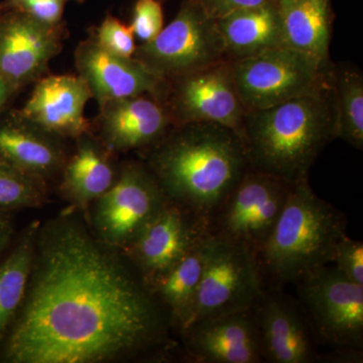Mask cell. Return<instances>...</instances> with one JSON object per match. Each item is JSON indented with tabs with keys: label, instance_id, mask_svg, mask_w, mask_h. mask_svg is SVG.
Here are the masks:
<instances>
[{
	"label": "cell",
	"instance_id": "obj_1",
	"mask_svg": "<svg viewBox=\"0 0 363 363\" xmlns=\"http://www.w3.org/2000/svg\"><path fill=\"white\" fill-rule=\"evenodd\" d=\"M18 316L4 338L13 363H93L157 345L156 296L82 229L48 233Z\"/></svg>",
	"mask_w": 363,
	"mask_h": 363
},
{
	"label": "cell",
	"instance_id": "obj_2",
	"mask_svg": "<svg viewBox=\"0 0 363 363\" xmlns=\"http://www.w3.org/2000/svg\"><path fill=\"white\" fill-rule=\"evenodd\" d=\"M147 168L169 201L210 221L250 168L238 131L216 123L174 125L150 147Z\"/></svg>",
	"mask_w": 363,
	"mask_h": 363
},
{
	"label": "cell",
	"instance_id": "obj_3",
	"mask_svg": "<svg viewBox=\"0 0 363 363\" xmlns=\"http://www.w3.org/2000/svg\"><path fill=\"white\" fill-rule=\"evenodd\" d=\"M250 168L294 183L309 177L334 136L331 89L247 111L240 131Z\"/></svg>",
	"mask_w": 363,
	"mask_h": 363
},
{
	"label": "cell",
	"instance_id": "obj_4",
	"mask_svg": "<svg viewBox=\"0 0 363 363\" xmlns=\"http://www.w3.org/2000/svg\"><path fill=\"white\" fill-rule=\"evenodd\" d=\"M343 213L314 192L309 177L294 182L274 230L259 255L262 272L278 283H298L331 264L346 233Z\"/></svg>",
	"mask_w": 363,
	"mask_h": 363
},
{
	"label": "cell",
	"instance_id": "obj_5",
	"mask_svg": "<svg viewBox=\"0 0 363 363\" xmlns=\"http://www.w3.org/2000/svg\"><path fill=\"white\" fill-rule=\"evenodd\" d=\"M231 62L247 111L269 108L331 89L332 64L320 63L285 45Z\"/></svg>",
	"mask_w": 363,
	"mask_h": 363
},
{
	"label": "cell",
	"instance_id": "obj_6",
	"mask_svg": "<svg viewBox=\"0 0 363 363\" xmlns=\"http://www.w3.org/2000/svg\"><path fill=\"white\" fill-rule=\"evenodd\" d=\"M264 274L259 257L248 248L209 234L201 281L185 328L206 318L252 310L266 290Z\"/></svg>",
	"mask_w": 363,
	"mask_h": 363
},
{
	"label": "cell",
	"instance_id": "obj_7",
	"mask_svg": "<svg viewBox=\"0 0 363 363\" xmlns=\"http://www.w3.org/2000/svg\"><path fill=\"white\" fill-rule=\"evenodd\" d=\"M133 57L164 81L229 60L217 21L195 0H184L176 18Z\"/></svg>",
	"mask_w": 363,
	"mask_h": 363
},
{
	"label": "cell",
	"instance_id": "obj_8",
	"mask_svg": "<svg viewBox=\"0 0 363 363\" xmlns=\"http://www.w3.org/2000/svg\"><path fill=\"white\" fill-rule=\"evenodd\" d=\"M293 183L248 168L209 223L215 238L238 243L259 257Z\"/></svg>",
	"mask_w": 363,
	"mask_h": 363
},
{
	"label": "cell",
	"instance_id": "obj_9",
	"mask_svg": "<svg viewBox=\"0 0 363 363\" xmlns=\"http://www.w3.org/2000/svg\"><path fill=\"white\" fill-rule=\"evenodd\" d=\"M297 284L298 302L318 344L363 350V286L329 264L306 274Z\"/></svg>",
	"mask_w": 363,
	"mask_h": 363
},
{
	"label": "cell",
	"instance_id": "obj_10",
	"mask_svg": "<svg viewBox=\"0 0 363 363\" xmlns=\"http://www.w3.org/2000/svg\"><path fill=\"white\" fill-rule=\"evenodd\" d=\"M161 102L174 125L216 123L238 131V135L247 112L236 87L230 60L166 81Z\"/></svg>",
	"mask_w": 363,
	"mask_h": 363
},
{
	"label": "cell",
	"instance_id": "obj_11",
	"mask_svg": "<svg viewBox=\"0 0 363 363\" xmlns=\"http://www.w3.org/2000/svg\"><path fill=\"white\" fill-rule=\"evenodd\" d=\"M168 201L147 167L128 164L97 199L98 233L109 245L128 247Z\"/></svg>",
	"mask_w": 363,
	"mask_h": 363
},
{
	"label": "cell",
	"instance_id": "obj_12",
	"mask_svg": "<svg viewBox=\"0 0 363 363\" xmlns=\"http://www.w3.org/2000/svg\"><path fill=\"white\" fill-rule=\"evenodd\" d=\"M64 35L61 23L49 25L6 7L0 20V78L11 92L43 77Z\"/></svg>",
	"mask_w": 363,
	"mask_h": 363
},
{
	"label": "cell",
	"instance_id": "obj_13",
	"mask_svg": "<svg viewBox=\"0 0 363 363\" xmlns=\"http://www.w3.org/2000/svg\"><path fill=\"white\" fill-rule=\"evenodd\" d=\"M209 233L207 222L168 201L128 248L150 289Z\"/></svg>",
	"mask_w": 363,
	"mask_h": 363
},
{
	"label": "cell",
	"instance_id": "obj_14",
	"mask_svg": "<svg viewBox=\"0 0 363 363\" xmlns=\"http://www.w3.org/2000/svg\"><path fill=\"white\" fill-rule=\"evenodd\" d=\"M264 362H318V342L298 301L279 290H264L253 308Z\"/></svg>",
	"mask_w": 363,
	"mask_h": 363
},
{
	"label": "cell",
	"instance_id": "obj_15",
	"mask_svg": "<svg viewBox=\"0 0 363 363\" xmlns=\"http://www.w3.org/2000/svg\"><path fill=\"white\" fill-rule=\"evenodd\" d=\"M75 64L99 108L112 100L138 95H150L161 101L164 94L166 81L133 57L125 58L106 51L94 37L78 45Z\"/></svg>",
	"mask_w": 363,
	"mask_h": 363
},
{
	"label": "cell",
	"instance_id": "obj_16",
	"mask_svg": "<svg viewBox=\"0 0 363 363\" xmlns=\"http://www.w3.org/2000/svg\"><path fill=\"white\" fill-rule=\"evenodd\" d=\"M182 334L193 362H264L253 309L199 320L183 329Z\"/></svg>",
	"mask_w": 363,
	"mask_h": 363
},
{
	"label": "cell",
	"instance_id": "obj_17",
	"mask_svg": "<svg viewBox=\"0 0 363 363\" xmlns=\"http://www.w3.org/2000/svg\"><path fill=\"white\" fill-rule=\"evenodd\" d=\"M28 102L18 114L54 136L81 138L89 130L85 106L92 98L80 76L51 75L37 81Z\"/></svg>",
	"mask_w": 363,
	"mask_h": 363
},
{
	"label": "cell",
	"instance_id": "obj_18",
	"mask_svg": "<svg viewBox=\"0 0 363 363\" xmlns=\"http://www.w3.org/2000/svg\"><path fill=\"white\" fill-rule=\"evenodd\" d=\"M100 124L104 140L119 150L152 147L174 126L164 104L150 95L107 102L100 108Z\"/></svg>",
	"mask_w": 363,
	"mask_h": 363
},
{
	"label": "cell",
	"instance_id": "obj_19",
	"mask_svg": "<svg viewBox=\"0 0 363 363\" xmlns=\"http://www.w3.org/2000/svg\"><path fill=\"white\" fill-rule=\"evenodd\" d=\"M216 21L230 61L284 45L278 0H267Z\"/></svg>",
	"mask_w": 363,
	"mask_h": 363
},
{
	"label": "cell",
	"instance_id": "obj_20",
	"mask_svg": "<svg viewBox=\"0 0 363 363\" xmlns=\"http://www.w3.org/2000/svg\"><path fill=\"white\" fill-rule=\"evenodd\" d=\"M52 135L28 123L20 114L0 121V160L35 178L50 175L61 166L63 155Z\"/></svg>",
	"mask_w": 363,
	"mask_h": 363
},
{
	"label": "cell",
	"instance_id": "obj_21",
	"mask_svg": "<svg viewBox=\"0 0 363 363\" xmlns=\"http://www.w3.org/2000/svg\"><path fill=\"white\" fill-rule=\"evenodd\" d=\"M279 4L284 45L320 63L331 64L330 0H283Z\"/></svg>",
	"mask_w": 363,
	"mask_h": 363
},
{
	"label": "cell",
	"instance_id": "obj_22",
	"mask_svg": "<svg viewBox=\"0 0 363 363\" xmlns=\"http://www.w3.org/2000/svg\"><path fill=\"white\" fill-rule=\"evenodd\" d=\"M210 234V233H209ZM186 253L160 281L150 288L166 306L181 330L185 328L204 267L208 236Z\"/></svg>",
	"mask_w": 363,
	"mask_h": 363
},
{
	"label": "cell",
	"instance_id": "obj_23",
	"mask_svg": "<svg viewBox=\"0 0 363 363\" xmlns=\"http://www.w3.org/2000/svg\"><path fill=\"white\" fill-rule=\"evenodd\" d=\"M334 136L363 150V76L357 69L332 66Z\"/></svg>",
	"mask_w": 363,
	"mask_h": 363
},
{
	"label": "cell",
	"instance_id": "obj_24",
	"mask_svg": "<svg viewBox=\"0 0 363 363\" xmlns=\"http://www.w3.org/2000/svg\"><path fill=\"white\" fill-rule=\"evenodd\" d=\"M113 184V171L101 150L91 142L79 145L64 173L63 189L82 207L97 200Z\"/></svg>",
	"mask_w": 363,
	"mask_h": 363
},
{
	"label": "cell",
	"instance_id": "obj_25",
	"mask_svg": "<svg viewBox=\"0 0 363 363\" xmlns=\"http://www.w3.org/2000/svg\"><path fill=\"white\" fill-rule=\"evenodd\" d=\"M33 253L32 235L28 234L0 262V342L6 337L25 300Z\"/></svg>",
	"mask_w": 363,
	"mask_h": 363
},
{
	"label": "cell",
	"instance_id": "obj_26",
	"mask_svg": "<svg viewBox=\"0 0 363 363\" xmlns=\"http://www.w3.org/2000/svg\"><path fill=\"white\" fill-rule=\"evenodd\" d=\"M40 199L39 189L33 177L0 164V209L9 211L33 206L39 203Z\"/></svg>",
	"mask_w": 363,
	"mask_h": 363
},
{
	"label": "cell",
	"instance_id": "obj_27",
	"mask_svg": "<svg viewBox=\"0 0 363 363\" xmlns=\"http://www.w3.org/2000/svg\"><path fill=\"white\" fill-rule=\"evenodd\" d=\"M93 37L100 47L117 56L131 58L135 54V33L114 16H107Z\"/></svg>",
	"mask_w": 363,
	"mask_h": 363
},
{
	"label": "cell",
	"instance_id": "obj_28",
	"mask_svg": "<svg viewBox=\"0 0 363 363\" xmlns=\"http://www.w3.org/2000/svg\"><path fill=\"white\" fill-rule=\"evenodd\" d=\"M331 264L352 283L363 286V243L347 234L334 248Z\"/></svg>",
	"mask_w": 363,
	"mask_h": 363
},
{
	"label": "cell",
	"instance_id": "obj_29",
	"mask_svg": "<svg viewBox=\"0 0 363 363\" xmlns=\"http://www.w3.org/2000/svg\"><path fill=\"white\" fill-rule=\"evenodd\" d=\"M135 37L143 43L150 42L164 28V13L159 0H138L130 26Z\"/></svg>",
	"mask_w": 363,
	"mask_h": 363
},
{
	"label": "cell",
	"instance_id": "obj_30",
	"mask_svg": "<svg viewBox=\"0 0 363 363\" xmlns=\"http://www.w3.org/2000/svg\"><path fill=\"white\" fill-rule=\"evenodd\" d=\"M68 1L69 0H35L18 9V11H25L43 23L58 25L61 23L64 9Z\"/></svg>",
	"mask_w": 363,
	"mask_h": 363
},
{
	"label": "cell",
	"instance_id": "obj_31",
	"mask_svg": "<svg viewBox=\"0 0 363 363\" xmlns=\"http://www.w3.org/2000/svg\"><path fill=\"white\" fill-rule=\"evenodd\" d=\"M210 18L215 21L225 18L229 14L257 6L267 0H195Z\"/></svg>",
	"mask_w": 363,
	"mask_h": 363
},
{
	"label": "cell",
	"instance_id": "obj_32",
	"mask_svg": "<svg viewBox=\"0 0 363 363\" xmlns=\"http://www.w3.org/2000/svg\"><path fill=\"white\" fill-rule=\"evenodd\" d=\"M362 350L355 348H332L329 353L319 355L318 362L329 363H362Z\"/></svg>",
	"mask_w": 363,
	"mask_h": 363
},
{
	"label": "cell",
	"instance_id": "obj_33",
	"mask_svg": "<svg viewBox=\"0 0 363 363\" xmlns=\"http://www.w3.org/2000/svg\"><path fill=\"white\" fill-rule=\"evenodd\" d=\"M6 212V210L0 209V253L4 252V248L9 245L13 233V224L11 217Z\"/></svg>",
	"mask_w": 363,
	"mask_h": 363
},
{
	"label": "cell",
	"instance_id": "obj_34",
	"mask_svg": "<svg viewBox=\"0 0 363 363\" xmlns=\"http://www.w3.org/2000/svg\"><path fill=\"white\" fill-rule=\"evenodd\" d=\"M11 93L13 92L9 89V86L0 78V109L6 104V100L11 96Z\"/></svg>",
	"mask_w": 363,
	"mask_h": 363
},
{
	"label": "cell",
	"instance_id": "obj_35",
	"mask_svg": "<svg viewBox=\"0 0 363 363\" xmlns=\"http://www.w3.org/2000/svg\"><path fill=\"white\" fill-rule=\"evenodd\" d=\"M32 1H35V0H7V1L4 2V6L7 9H18ZM73 1L82 2L83 0H73Z\"/></svg>",
	"mask_w": 363,
	"mask_h": 363
},
{
	"label": "cell",
	"instance_id": "obj_36",
	"mask_svg": "<svg viewBox=\"0 0 363 363\" xmlns=\"http://www.w3.org/2000/svg\"><path fill=\"white\" fill-rule=\"evenodd\" d=\"M6 6L4 4H0V20H1L2 16H4V11H6Z\"/></svg>",
	"mask_w": 363,
	"mask_h": 363
},
{
	"label": "cell",
	"instance_id": "obj_37",
	"mask_svg": "<svg viewBox=\"0 0 363 363\" xmlns=\"http://www.w3.org/2000/svg\"><path fill=\"white\" fill-rule=\"evenodd\" d=\"M0 164H4V162H2L1 160H0Z\"/></svg>",
	"mask_w": 363,
	"mask_h": 363
},
{
	"label": "cell",
	"instance_id": "obj_38",
	"mask_svg": "<svg viewBox=\"0 0 363 363\" xmlns=\"http://www.w3.org/2000/svg\"><path fill=\"white\" fill-rule=\"evenodd\" d=\"M278 1H283V0H278Z\"/></svg>",
	"mask_w": 363,
	"mask_h": 363
}]
</instances>
